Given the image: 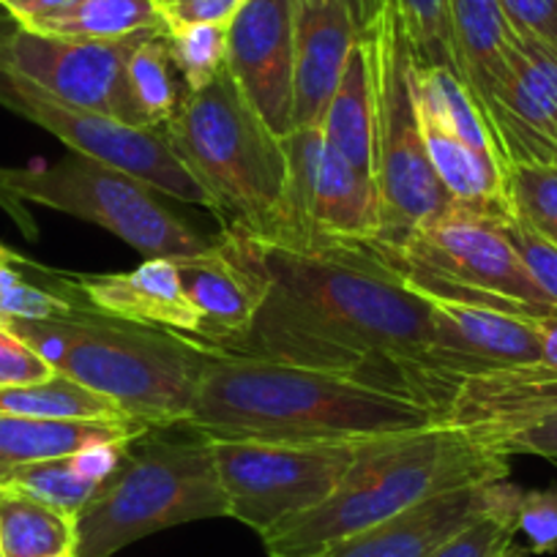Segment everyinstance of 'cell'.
Returning <instances> with one entry per match:
<instances>
[{
    "mask_svg": "<svg viewBox=\"0 0 557 557\" xmlns=\"http://www.w3.org/2000/svg\"><path fill=\"white\" fill-rule=\"evenodd\" d=\"M0 486L25 492V495L47 503V506L58 508V511L69 513V517H77L101 484L79 475L77 468L72 465V457H61L7 470V473L0 475Z\"/></svg>",
    "mask_w": 557,
    "mask_h": 557,
    "instance_id": "cell-31",
    "label": "cell"
},
{
    "mask_svg": "<svg viewBox=\"0 0 557 557\" xmlns=\"http://www.w3.org/2000/svg\"><path fill=\"white\" fill-rule=\"evenodd\" d=\"M508 459L500 448L443 421L424 430L372 437L329 500L278 522L260 539L271 557H314L325 546L426 497L508 479Z\"/></svg>",
    "mask_w": 557,
    "mask_h": 557,
    "instance_id": "cell-3",
    "label": "cell"
},
{
    "mask_svg": "<svg viewBox=\"0 0 557 557\" xmlns=\"http://www.w3.org/2000/svg\"><path fill=\"white\" fill-rule=\"evenodd\" d=\"M164 432L128 443L115 473L77 513L74 557H112L159 530L230 517L211 441Z\"/></svg>",
    "mask_w": 557,
    "mask_h": 557,
    "instance_id": "cell-6",
    "label": "cell"
},
{
    "mask_svg": "<svg viewBox=\"0 0 557 557\" xmlns=\"http://www.w3.org/2000/svg\"><path fill=\"white\" fill-rule=\"evenodd\" d=\"M500 7L517 34L557 50V0H500Z\"/></svg>",
    "mask_w": 557,
    "mask_h": 557,
    "instance_id": "cell-38",
    "label": "cell"
},
{
    "mask_svg": "<svg viewBox=\"0 0 557 557\" xmlns=\"http://www.w3.org/2000/svg\"><path fill=\"white\" fill-rule=\"evenodd\" d=\"M77 517L58 511L25 492L0 486V549L3 557L74 555Z\"/></svg>",
    "mask_w": 557,
    "mask_h": 557,
    "instance_id": "cell-25",
    "label": "cell"
},
{
    "mask_svg": "<svg viewBox=\"0 0 557 557\" xmlns=\"http://www.w3.org/2000/svg\"><path fill=\"white\" fill-rule=\"evenodd\" d=\"M557 410V369L546 363L506 367L457 383L443 424L459 426L497 448L511 432Z\"/></svg>",
    "mask_w": 557,
    "mask_h": 557,
    "instance_id": "cell-20",
    "label": "cell"
},
{
    "mask_svg": "<svg viewBox=\"0 0 557 557\" xmlns=\"http://www.w3.org/2000/svg\"><path fill=\"white\" fill-rule=\"evenodd\" d=\"M0 557H3V549H0Z\"/></svg>",
    "mask_w": 557,
    "mask_h": 557,
    "instance_id": "cell-48",
    "label": "cell"
},
{
    "mask_svg": "<svg viewBox=\"0 0 557 557\" xmlns=\"http://www.w3.org/2000/svg\"><path fill=\"white\" fill-rule=\"evenodd\" d=\"M151 34L164 30H148L121 41L63 39L25 28L7 14L0 17V61L69 104L132 126L126 66L134 47Z\"/></svg>",
    "mask_w": 557,
    "mask_h": 557,
    "instance_id": "cell-13",
    "label": "cell"
},
{
    "mask_svg": "<svg viewBox=\"0 0 557 557\" xmlns=\"http://www.w3.org/2000/svg\"><path fill=\"white\" fill-rule=\"evenodd\" d=\"M260 273L265 296L227 358L345 374L437 407L432 309L369 246L307 251L227 235Z\"/></svg>",
    "mask_w": 557,
    "mask_h": 557,
    "instance_id": "cell-1",
    "label": "cell"
},
{
    "mask_svg": "<svg viewBox=\"0 0 557 557\" xmlns=\"http://www.w3.org/2000/svg\"><path fill=\"white\" fill-rule=\"evenodd\" d=\"M55 369L7 323H0V388L30 385L50 380Z\"/></svg>",
    "mask_w": 557,
    "mask_h": 557,
    "instance_id": "cell-37",
    "label": "cell"
},
{
    "mask_svg": "<svg viewBox=\"0 0 557 557\" xmlns=\"http://www.w3.org/2000/svg\"><path fill=\"white\" fill-rule=\"evenodd\" d=\"M25 28L63 39L121 41L148 30H164V17L157 0H77Z\"/></svg>",
    "mask_w": 557,
    "mask_h": 557,
    "instance_id": "cell-26",
    "label": "cell"
},
{
    "mask_svg": "<svg viewBox=\"0 0 557 557\" xmlns=\"http://www.w3.org/2000/svg\"><path fill=\"white\" fill-rule=\"evenodd\" d=\"M58 374L107 396L123 416L153 430H175L186 421L202 369L216 352L186 336L104 318L90 309L52 320H12Z\"/></svg>",
    "mask_w": 557,
    "mask_h": 557,
    "instance_id": "cell-4",
    "label": "cell"
},
{
    "mask_svg": "<svg viewBox=\"0 0 557 557\" xmlns=\"http://www.w3.org/2000/svg\"><path fill=\"white\" fill-rule=\"evenodd\" d=\"M347 3H350V12H352V20H356L358 36H361L363 30H367L369 25H372L374 20L383 14V9L388 0H347Z\"/></svg>",
    "mask_w": 557,
    "mask_h": 557,
    "instance_id": "cell-44",
    "label": "cell"
},
{
    "mask_svg": "<svg viewBox=\"0 0 557 557\" xmlns=\"http://www.w3.org/2000/svg\"><path fill=\"white\" fill-rule=\"evenodd\" d=\"M497 448L506 451L508 457H511V454H530V457L557 462V410L546 412V416L524 424L522 430L506 435L497 443Z\"/></svg>",
    "mask_w": 557,
    "mask_h": 557,
    "instance_id": "cell-39",
    "label": "cell"
},
{
    "mask_svg": "<svg viewBox=\"0 0 557 557\" xmlns=\"http://www.w3.org/2000/svg\"><path fill=\"white\" fill-rule=\"evenodd\" d=\"M230 23H164L170 58L184 90H200L227 69Z\"/></svg>",
    "mask_w": 557,
    "mask_h": 557,
    "instance_id": "cell-30",
    "label": "cell"
},
{
    "mask_svg": "<svg viewBox=\"0 0 557 557\" xmlns=\"http://www.w3.org/2000/svg\"><path fill=\"white\" fill-rule=\"evenodd\" d=\"M0 416L50 418V421H101V418H128L107 396L74 383L66 374L30 385L0 388Z\"/></svg>",
    "mask_w": 557,
    "mask_h": 557,
    "instance_id": "cell-29",
    "label": "cell"
},
{
    "mask_svg": "<svg viewBox=\"0 0 557 557\" xmlns=\"http://www.w3.org/2000/svg\"><path fill=\"white\" fill-rule=\"evenodd\" d=\"M506 195L513 216L557 246V164H508Z\"/></svg>",
    "mask_w": 557,
    "mask_h": 557,
    "instance_id": "cell-32",
    "label": "cell"
},
{
    "mask_svg": "<svg viewBox=\"0 0 557 557\" xmlns=\"http://www.w3.org/2000/svg\"><path fill=\"white\" fill-rule=\"evenodd\" d=\"M287 157V200L273 244L323 251L369 246L383 233L374 175L352 168L329 146L320 126L282 137Z\"/></svg>",
    "mask_w": 557,
    "mask_h": 557,
    "instance_id": "cell-10",
    "label": "cell"
},
{
    "mask_svg": "<svg viewBox=\"0 0 557 557\" xmlns=\"http://www.w3.org/2000/svg\"><path fill=\"white\" fill-rule=\"evenodd\" d=\"M77 0H0V9L20 25H34L61 9L72 7Z\"/></svg>",
    "mask_w": 557,
    "mask_h": 557,
    "instance_id": "cell-42",
    "label": "cell"
},
{
    "mask_svg": "<svg viewBox=\"0 0 557 557\" xmlns=\"http://www.w3.org/2000/svg\"><path fill=\"white\" fill-rule=\"evenodd\" d=\"M424 298L432 309V374L443 391V410L465 377L541 363V318H522L481 304Z\"/></svg>",
    "mask_w": 557,
    "mask_h": 557,
    "instance_id": "cell-14",
    "label": "cell"
},
{
    "mask_svg": "<svg viewBox=\"0 0 557 557\" xmlns=\"http://www.w3.org/2000/svg\"><path fill=\"white\" fill-rule=\"evenodd\" d=\"M61 557H74V555H61Z\"/></svg>",
    "mask_w": 557,
    "mask_h": 557,
    "instance_id": "cell-47",
    "label": "cell"
},
{
    "mask_svg": "<svg viewBox=\"0 0 557 557\" xmlns=\"http://www.w3.org/2000/svg\"><path fill=\"white\" fill-rule=\"evenodd\" d=\"M555 151H557V134H555Z\"/></svg>",
    "mask_w": 557,
    "mask_h": 557,
    "instance_id": "cell-46",
    "label": "cell"
},
{
    "mask_svg": "<svg viewBox=\"0 0 557 557\" xmlns=\"http://www.w3.org/2000/svg\"><path fill=\"white\" fill-rule=\"evenodd\" d=\"M227 72L278 137L293 132L296 0H246L230 20Z\"/></svg>",
    "mask_w": 557,
    "mask_h": 557,
    "instance_id": "cell-15",
    "label": "cell"
},
{
    "mask_svg": "<svg viewBox=\"0 0 557 557\" xmlns=\"http://www.w3.org/2000/svg\"><path fill=\"white\" fill-rule=\"evenodd\" d=\"M410 41L418 69H454L451 30H448L446 0H388Z\"/></svg>",
    "mask_w": 557,
    "mask_h": 557,
    "instance_id": "cell-33",
    "label": "cell"
},
{
    "mask_svg": "<svg viewBox=\"0 0 557 557\" xmlns=\"http://www.w3.org/2000/svg\"><path fill=\"white\" fill-rule=\"evenodd\" d=\"M168 3H173V0H157V7H159V9L168 7Z\"/></svg>",
    "mask_w": 557,
    "mask_h": 557,
    "instance_id": "cell-45",
    "label": "cell"
},
{
    "mask_svg": "<svg viewBox=\"0 0 557 557\" xmlns=\"http://www.w3.org/2000/svg\"><path fill=\"white\" fill-rule=\"evenodd\" d=\"M318 126L339 157L361 173L374 175V79L363 36L347 52L342 77Z\"/></svg>",
    "mask_w": 557,
    "mask_h": 557,
    "instance_id": "cell-24",
    "label": "cell"
},
{
    "mask_svg": "<svg viewBox=\"0 0 557 557\" xmlns=\"http://www.w3.org/2000/svg\"><path fill=\"white\" fill-rule=\"evenodd\" d=\"M246 0H173L162 7L164 23H230Z\"/></svg>",
    "mask_w": 557,
    "mask_h": 557,
    "instance_id": "cell-40",
    "label": "cell"
},
{
    "mask_svg": "<svg viewBox=\"0 0 557 557\" xmlns=\"http://www.w3.org/2000/svg\"><path fill=\"white\" fill-rule=\"evenodd\" d=\"M0 107L50 132L63 146L72 148V153L99 159L153 186L159 195L211 211L206 189L170 151L162 132L126 126L101 112L69 104L41 85L25 79L3 61H0Z\"/></svg>",
    "mask_w": 557,
    "mask_h": 557,
    "instance_id": "cell-11",
    "label": "cell"
},
{
    "mask_svg": "<svg viewBox=\"0 0 557 557\" xmlns=\"http://www.w3.org/2000/svg\"><path fill=\"white\" fill-rule=\"evenodd\" d=\"M374 79V181L383 233L374 244H399L451 206L426 157L416 94V58L394 9L363 30Z\"/></svg>",
    "mask_w": 557,
    "mask_h": 557,
    "instance_id": "cell-8",
    "label": "cell"
},
{
    "mask_svg": "<svg viewBox=\"0 0 557 557\" xmlns=\"http://www.w3.org/2000/svg\"><path fill=\"white\" fill-rule=\"evenodd\" d=\"M367 441H211L230 517L262 535L320 506Z\"/></svg>",
    "mask_w": 557,
    "mask_h": 557,
    "instance_id": "cell-9",
    "label": "cell"
},
{
    "mask_svg": "<svg viewBox=\"0 0 557 557\" xmlns=\"http://www.w3.org/2000/svg\"><path fill=\"white\" fill-rule=\"evenodd\" d=\"M517 533L528 539V552L533 555H549L557 549V486L522 492Z\"/></svg>",
    "mask_w": 557,
    "mask_h": 557,
    "instance_id": "cell-35",
    "label": "cell"
},
{
    "mask_svg": "<svg viewBox=\"0 0 557 557\" xmlns=\"http://www.w3.org/2000/svg\"><path fill=\"white\" fill-rule=\"evenodd\" d=\"M126 448L128 443H94V446H85L77 454H72V465L88 481L104 484L117 470Z\"/></svg>",
    "mask_w": 557,
    "mask_h": 557,
    "instance_id": "cell-41",
    "label": "cell"
},
{
    "mask_svg": "<svg viewBox=\"0 0 557 557\" xmlns=\"http://www.w3.org/2000/svg\"><path fill=\"white\" fill-rule=\"evenodd\" d=\"M153 426L134 418L101 421H50V418L0 416V475L20 465L72 457L94 443H132Z\"/></svg>",
    "mask_w": 557,
    "mask_h": 557,
    "instance_id": "cell-23",
    "label": "cell"
},
{
    "mask_svg": "<svg viewBox=\"0 0 557 557\" xmlns=\"http://www.w3.org/2000/svg\"><path fill=\"white\" fill-rule=\"evenodd\" d=\"M522 492L508 479L441 492L325 546L314 557H432L475 519L492 511H517Z\"/></svg>",
    "mask_w": 557,
    "mask_h": 557,
    "instance_id": "cell-17",
    "label": "cell"
},
{
    "mask_svg": "<svg viewBox=\"0 0 557 557\" xmlns=\"http://www.w3.org/2000/svg\"><path fill=\"white\" fill-rule=\"evenodd\" d=\"M162 134L206 189L224 235L276 238L287 200L285 146L227 69L206 88L184 90L178 112Z\"/></svg>",
    "mask_w": 557,
    "mask_h": 557,
    "instance_id": "cell-5",
    "label": "cell"
},
{
    "mask_svg": "<svg viewBox=\"0 0 557 557\" xmlns=\"http://www.w3.org/2000/svg\"><path fill=\"white\" fill-rule=\"evenodd\" d=\"M503 230H506L508 240L513 244L517 255L522 257L530 276L535 278V285H539L541 293L557 307V246L549 244L546 238H541L535 230H530L528 224L519 222L513 213L503 222Z\"/></svg>",
    "mask_w": 557,
    "mask_h": 557,
    "instance_id": "cell-36",
    "label": "cell"
},
{
    "mask_svg": "<svg viewBox=\"0 0 557 557\" xmlns=\"http://www.w3.org/2000/svg\"><path fill=\"white\" fill-rule=\"evenodd\" d=\"M446 12L457 74L486 117L506 79L513 28L500 0H446Z\"/></svg>",
    "mask_w": 557,
    "mask_h": 557,
    "instance_id": "cell-22",
    "label": "cell"
},
{
    "mask_svg": "<svg viewBox=\"0 0 557 557\" xmlns=\"http://www.w3.org/2000/svg\"><path fill=\"white\" fill-rule=\"evenodd\" d=\"M503 164H557V50L513 30L506 79L486 112Z\"/></svg>",
    "mask_w": 557,
    "mask_h": 557,
    "instance_id": "cell-16",
    "label": "cell"
},
{
    "mask_svg": "<svg viewBox=\"0 0 557 557\" xmlns=\"http://www.w3.org/2000/svg\"><path fill=\"white\" fill-rule=\"evenodd\" d=\"M157 195L153 186L83 153L47 168H0V206L28 233L34 224L23 216V206L30 202L99 224L146 257L175 260L206 251L213 240L164 208Z\"/></svg>",
    "mask_w": 557,
    "mask_h": 557,
    "instance_id": "cell-7",
    "label": "cell"
},
{
    "mask_svg": "<svg viewBox=\"0 0 557 557\" xmlns=\"http://www.w3.org/2000/svg\"><path fill=\"white\" fill-rule=\"evenodd\" d=\"M437 407L345 374L213 356L178 430L206 441H358L441 424Z\"/></svg>",
    "mask_w": 557,
    "mask_h": 557,
    "instance_id": "cell-2",
    "label": "cell"
},
{
    "mask_svg": "<svg viewBox=\"0 0 557 557\" xmlns=\"http://www.w3.org/2000/svg\"><path fill=\"white\" fill-rule=\"evenodd\" d=\"M128 107H132V126L162 132L178 112L181 96L175 79V63L164 34H151L134 47L126 66Z\"/></svg>",
    "mask_w": 557,
    "mask_h": 557,
    "instance_id": "cell-28",
    "label": "cell"
},
{
    "mask_svg": "<svg viewBox=\"0 0 557 557\" xmlns=\"http://www.w3.org/2000/svg\"><path fill=\"white\" fill-rule=\"evenodd\" d=\"M517 511H492L454 535L432 557H513Z\"/></svg>",
    "mask_w": 557,
    "mask_h": 557,
    "instance_id": "cell-34",
    "label": "cell"
},
{
    "mask_svg": "<svg viewBox=\"0 0 557 557\" xmlns=\"http://www.w3.org/2000/svg\"><path fill=\"white\" fill-rule=\"evenodd\" d=\"M541 334V363L557 369V312L539 320Z\"/></svg>",
    "mask_w": 557,
    "mask_h": 557,
    "instance_id": "cell-43",
    "label": "cell"
},
{
    "mask_svg": "<svg viewBox=\"0 0 557 557\" xmlns=\"http://www.w3.org/2000/svg\"><path fill=\"white\" fill-rule=\"evenodd\" d=\"M358 39L347 0H296V110L293 128L318 126Z\"/></svg>",
    "mask_w": 557,
    "mask_h": 557,
    "instance_id": "cell-21",
    "label": "cell"
},
{
    "mask_svg": "<svg viewBox=\"0 0 557 557\" xmlns=\"http://www.w3.org/2000/svg\"><path fill=\"white\" fill-rule=\"evenodd\" d=\"M181 287L202 320V345L216 356L246 336L262 307L265 285L238 246L222 235L206 251L175 257Z\"/></svg>",
    "mask_w": 557,
    "mask_h": 557,
    "instance_id": "cell-19",
    "label": "cell"
},
{
    "mask_svg": "<svg viewBox=\"0 0 557 557\" xmlns=\"http://www.w3.org/2000/svg\"><path fill=\"white\" fill-rule=\"evenodd\" d=\"M79 307L123 323L146 325L186 336L202 345V320L181 287V273L170 257H146L121 273H63ZM208 347V345H206Z\"/></svg>",
    "mask_w": 557,
    "mask_h": 557,
    "instance_id": "cell-18",
    "label": "cell"
},
{
    "mask_svg": "<svg viewBox=\"0 0 557 557\" xmlns=\"http://www.w3.org/2000/svg\"><path fill=\"white\" fill-rule=\"evenodd\" d=\"M503 222L506 219L486 216L451 202L399 244H369V249L396 271L430 273L486 296L519 301L539 309L541 314H555L557 307L535 285L522 257L508 240Z\"/></svg>",
    "mask_w": 557,
    "mask_h": 557,
    "instance_id": "cell-12",
    "label": "cell"
},
{
    "mask_svg": "<svg viewBox=\"0 0 557 557\" xmlns=\"http://www.w3.org/2000/svg\"><path fill=\"white\" fill-rule=\"evenodd\" d=\"M77 307L63 273L36 265L0 244V323L63 318Z\"/></svg>",
    "mask_w": 557,
    "mask_h": 557,
    "instance_id": "cell-27",
    "label": "cell"
}]
</instances>
